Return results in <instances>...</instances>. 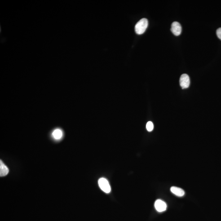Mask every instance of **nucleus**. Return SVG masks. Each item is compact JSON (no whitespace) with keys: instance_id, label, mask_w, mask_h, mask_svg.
Masks as SVG:
<instances>
[{"instance_id":"1","label":"nucleus","mask_w":221,"mask_h":221,"mask_svg":"<svg viewBox=\"0 0 221 221\" xmlns=\"http://www.w3.org/2000/svg\"><path fill=\"white\" fill-rule=\"evenodd\" d=\"M148 20L145 18H143L140 20L136 25L135 30L138 35L143 34L145 31L148 26Z\"/></svg>"},{"instance_id":"2","label":"nucleus","mask_w":221,"mask_h":221,"mask_svg":"<svg viewBox=\"0 0 221 221\" xmlns=\"http://www.w3.org/2000/svg\"><path fill=\"white\" fill-rule=\"evenodd\" d=\"M98 185L99 188L106 193H109L111 192V188L109 182L107 179L104 178H101L98 180Z\"/></svg>"},{"instance_id":"3","label":"nucleus","mask_w":221,"mask_h":221,"mask_svg":"<svg viewBox=\"0 0 221 221\" xmlns=\"http://www.w3.org/2000/svg\"><path fill=\"white\" fill-rule=\"evenodd\" d=\"M64 136V131L61 129L57 128L54 129L51 133V137L55 140L59 141L62 139Z\"/></svg>"},{"instance_id":"4","label":"nucleus","mask_w":221,"mask_h":221,"mask_svg":"<svg viewBox=\"0 0 221 221\" xmlns=\"http://www.w3.org/2000/svg\"><path fill=\"white\" fill-rule=\"evenodd\" d=\"M180 85L182 89L188 88L190 85V77L186 74H183L181 76L179 80Z\"/></svg>"},{"instance_id":"5","label":"nucleus","mask_w":221,"mask_h":221,"mask_svg":"<svg viewBox=\"0 0 221 221\" xmlns=\"http://www.w3.org/2000/svg\"><path fill=\"white\" fill-rule=\"evenodd\" d=\"M171 30L175 36H179L182 33V26L178 22H174L172 24Z\"/></svg>"},{"instance_id":"6","label":"nucleus","mask_w":221,"mask_h":221,"mask_svg":"<svg viewBox=\"0 0 221 221\" xmlns=\"http://www.w3.org/2000/svg\"><path fill=\"white\" fill-rule=\"evenodd\" d=\"M154 206L156 210L159 212H162L165 211L167 209L166 203L161 200H156L155 202Z\"/></svg>"},{"instance_id":"7","label":"nucleus","mask_w":221,"mask_h":221,"mask_svg":"<svg viewBox=\"0 0 221 221\" xmlns=\"http://www.w3.org/2000/svg\"><path fill=\"white\" fill-rule=\"evenodd\" d=\"M8 168L6 166L2 160L0 161V176L1 177L7 175L9 173Z\"/></svg>"},{"instance_id":"8","label":"nucleus","mask_w":221,"mask_h":221,"mask_svg":"<svg viewBox=\"0 0 221 221\" xmlns=\"http://www.w3.org/2000/svg\"><path fill=\"white\" fill-rule=\"evenodd\" d=\"M172 193L174 194L175 196H184L185 192L182 189L178 188V187L173 186L170 188Z\"/></svg>"},{"instance_id":"9","label":"nucleus","mask_w":221,"mask_h":221,"mask_svg":"<svg viewBox=\"0 0 221 221\" xmlns=\"http://www.w3.org/2000/svg\"><path fill=\"white\" fill-rule=\"evenodd\" d=\"M146 128L148 131H152L154 129L153 123L151 122V121H149V122H147L146 125Z\"/></svg>"},{"instance_id":"10","label":"nucleus","mask_w":221,"mask_h":221,"mask_svg":"<svg viewBox=\"0 0 221 221\" xmlns=\"http://www.w3.org/2000/svg\"><path fill=\"white\" fill-rule=\"evenodd\" d=\"M217 35L218 38L221 40V28H218L216 31Z\"/></svg>"}]
</instances>
